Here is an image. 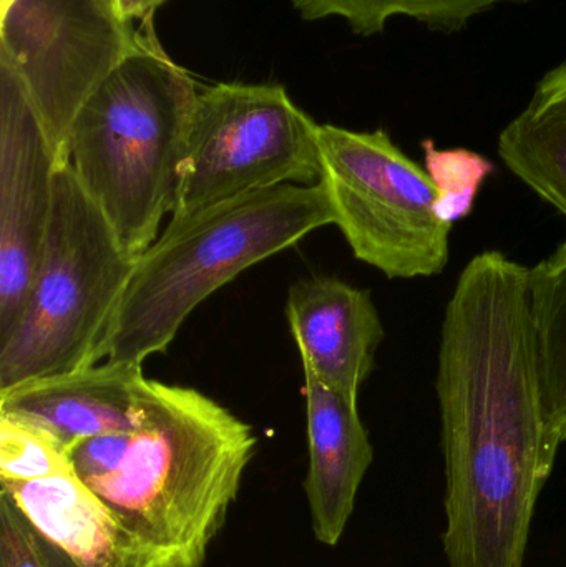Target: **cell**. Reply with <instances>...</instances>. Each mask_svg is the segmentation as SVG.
<instances>
[{
  "mask_svg": "<svg viewBox=\"0 0 566 567\" xmlns=\"http://www.w3.org/2000/svg\"><path fill=\"white\" fill-rule=\"evenodd\" d=\"M531 269L474 256L445 307L438 390L449 567H524L562 442L545 406Z\"/></svg>",
  "mask_w": 566,
  "mask_h": 567,
  "instance_id": "6da1fadb",
  "label": "cell"
},
{
  "mask_svg": "<svg viewBox=\"0 0 566 567\" xmlns=\"http://www.w3.org/2000/svg\"><path fill=\"white\" fill-rule=\"evenodd\" d=\"M258 446L249 423L189 386L145 380L132 432L69 452L132 543L135 567H203Z\"/></svg>",
  "mask_w": 566,
  "mask_h": 567,
  "instance_id": "7a4b0ae2",
  "label": "cell"
},
{
  "mask_svg": "<svg viewBox=\"0 0 566 567\" xmlns=\"http://www.w3.org/2000/svg\"><path fill=\"white\" fill-rule=\"evenodd\" d=\"M196 96L150 17L70 130L66 165L135 258L158 239L175 208Z\"/></svg>",
  "mask_w": 566,
  "mask_h": 567,
  "instance_id": "3957f363",
  "label": "cell"
},
{
  "mask_svg": "<svg viewBox=\"0 0 566 567\" xmlns=\"http://www.w3.org/2000/svg\"><path fill=\"white\" fill-rule=\"evenodd\" d=\"M332 225L321 183L285 185L166 226L136 258L93 365L145 362L175 340L189 313L241 272Z\"/></svg>",
  "mask_w": 566,
  "mask_h": 567,
  "instance_id": "277c9868",
  "label": "cell"
},
{
  "mask_svg": "<svg viewBox=\"0 0 566 567\" xmlns=\"http://www.w3.org/2000/svg\"><path fill=\"white\" fill-rule=\"evenodd\" d=\"M135 262L72 168L60 166L32 289L0 340V392L93 365Z\"/></svg>",
  "mask_w": 566,
  "mask_h": 567,
  "instance_id": "5b68a950",
  "label": "cell"
},
{
  "mask_svg": "<svg viewBox=\"0 0 566 567\" xmlns=\"http://www.w3.org/2000/svg\"><path fill=\"white\" fill-rule=\"evenodd\" d=\"M319 182L356 259L389 279L432 278L449 262L452 226L435 215L438 189L384 130L319 125Z\"/></svg>",
  "mask_w": 566,
  "mask_h": 567,
  "instance_id": "8992f818",
  "label": "cell"
},
{
  "mask_svg": "<svg viewBox=\"0 0 566 567\" xmlns=\"http://www.w3.org/2000/svg\"><path fill=\"white\" fill-rule=\"evenodd\" d=\"M319 125L282 85L219 83L196 96L182 182L178 226L216 206L285 185H316Z\"/></svg>",
  "mask_w": 566,
  "mask_h": 567,
  "instance_id": "52a82bcc",
  "label": "cell"
},
{
  "mask_svg": "<svg viewBox=\"0 0 566 567\" xmlns=\"http://www.w3.org/2000/svg\"><path fill=\"white\" fill-rule=\"evenodd\" d=\"M0 13V65L19 80L66 165L76 115L132 52L136 30L113 0H12Z\"/></svg>",
  "mask_w": 566,
  "mask_h": 567,
  "instance_id": "ba28073f",
  "label": "cell"
},
{
  "mask_svg": "<svg viewBox=\"0 0 566 567\" xmlns=\"http://www.w3.org/2000/svg\"><path fill=\"white\" fill-rule=\"evenodd\" d=\"M59 168L22 85L0 65V340L16 326L32 289Z\"/></svg>",
  "mask_w": 566,
  "mask_h": 567,
  "instance_id": "9c48e42d",
  "label": "cell"
},
{
  "mask_svg": "<svg viewBox=\"0 0 566 567\" xmlns=\"http://www.w3.org/2000/svg\"><path fill=\"white\" fill-rule=\"evenodd\" d=\"M286 317L305 373L358 402L384 339L371 292L332 276L301 279L289 289Z\"/></svg>",
  "mask_w": 566,
  "mask_h": 567,
  "instance_id": "30bf717a",
  "label": "cell"
},
{
  "mask_svg": "<svg viewBox=\"0 0 566 567\" xmlns=\"http://www.w3.org/2000/svg\"><path fill=\"white\" fill-rule=\"evenodd\" d=\"M145 380L142 363L105 360L0 392V415L70 452L85 440L135 430Z\"/></svg>",
  "mask_w": 566,
  "mask_h": 567,
  "instance_id": "8fae6325",
  "label": "cell"
},
{
  "mask_svg": "<svg viewBox=\"0 0 566 567\" xmlns=\"http://www.w3.org/2000/svg\"><path fill=\"white\" fill-rule=\"evenodd\" d=\"M309 470L305 493L312 533L321 545L341 542L356 508L359 488L374 460L358 402L305 373Z\"/></svg>",
  "mask_w": 566,
  "mask_h": 567,
  "instance_id": "7c38bea8",
  "label": "cell"
},
{
  "mask_svg": "<svg viewBox=\"0 0 566 567\" xmlns=\"http://www.w3.org/2000/svg\"><path fill=\"white\" fill-rule=\"evenodd\" d=\"M27 522L79 567H135L132 543L105 503L75 475L0 483Z\"/></svg>",
  "mask_w": 566,
  "mask_h": 567,
  "instance_id": "4fadbf2b",
  "label": "cell"
},
{
  "mask_svg": "<svg viewBox=\"0 0 566 567\" xmlns=\"http://www.w3.org/2000/svg\"><path fill=\"white\" fill-rule=\"evenodd\" d=\"M498 155L566 218V60L545 73L524 112L502 130Z\"/></svg>",
  "mask_w": 566,
  "mask_h": 567,
  "instance_id": "5bb4252c",
  "label": "cell"
},
{
  "mask_svg": "<svg viewBox=\"0 0 566 567\" xmlns=\"http://www.w3.org/2000/svg\"><path fill=\"white\" fill-rule=\"evenodd\" d=\"M528 286L548 422L566 443V239L531 269Z\"/></svg>",
  "mask_w": 566,
  "mask_h": 567,
  "instance_id": "9a60e30c",
  "label": "cell"
},
{
  "mask_svg": "<svg viewBox=\"0 0 566 567\" xmlns=\"http://www.w3.org/2000/svg\"><path fill=\"white\" fill-rule=\"evenodd\" d=\"M515 0H292L305 20L342 17L361 35L382 32L392 17H411L431 29L454 32L478 13Z\"/></svg>",
  "mask_w": 566,
  "mask_h": 567,
  "instance_id": "2e32d148",
  "label": "cell"
},
{
  "mask_svg": "<svg viewBox=\"0 0 566 567\" xmlns=\"http://www.w3.org/2000/svg\"><path fill=\"white\" fill-rule=\"evenodd\" d=\"M425 172L438 189L435 215L454 225L474 209L481 186L495 172V165L481 153L467 148H438L434 140H425Z\"/></svg>",
  "mask_w": 566,
  "mask_h": 567,
  "instance_id": "e0dca14e",
  "label": "cell"
},
{
  "mask_svg": "<svg viewBox=\"0 0 566 567\" xmlns=\"http://www.w3.org/2000/svg\"><path fill=\"white\" fill-rule=\"evenodd\" d=\"M69 452L32 426L0 415V483L72 472Z\"/></svg>",
  "mask_w": 566,
  "mask_h": 567,
  "instance_id": "ac0fdd59",
  "label": "cell"
},
{
  "mask_svg": "<svg viewBox=\"0 0 566 567\" xmlns=\"http://www.w3.org/2000/svg\"><path fill=\"white\" fill-rule=\"evenodd\" d=\"M0 567H79L47 542L0 492Z\"/></svg>",
  "mask_w": 566,
  "mask_h": 567,
  "instance_id": "d6986e66",
  "label": "cell"
},
{
  "mask_svg": "<svg viewBox=\"0 0 566 567\" xmlns=\"http://www.w3.org/2000/svg\"><path fill=\"white\" fill-rule=\"evenodd\" d=\"M165 0H113L116 13L126 22L133 19H150Z\"/></svg>",
  "mask_w": 566,
  "mask_h": 567,
  "instance_id": "ffe728a7",
  "label": "cell"
},
{
  "mask_svg": "<svg viewBox=\"0 0 566 567\" xmlns=\"http://www.w3.org/2000/svg\"><path fill=\"white\" fill-rule=\"evenodd\" d=\"M12 2V0H0V10L6 9L9 3Z\"/></svg>",
  "mask_w": 566,
  "mask_h": 567,
  "instance_id": "44dd1931",
  "label": "cell"
}]
</instances>
